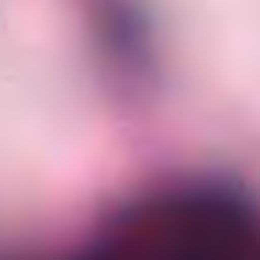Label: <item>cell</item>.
<instances>
[{"label":"cell","instance_id":"obj_1","mask_svg":"<svg viewBox=\"0 0 260 260\" xmlns=\"http://www.w3.org/2000/svg\"><path fill=\"white\" fill-rule=\"evenodd\" d=\"M51 260H260V210L213 187L162 190Z\"/></svg>","mask_w":260,"mask_h":260}]
</instances>
